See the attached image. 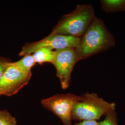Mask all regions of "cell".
Returning <instances> with one entry per match:
<instances>
[{
	"label": "cell",
	"mask_w": 125,
	"mask_h": 125,
	"mask_svg": "<svg viewBox=\"0 0 125 125\" xmlns=\"http://www.w3.org/2000/svg\"><path fill=\"white\" fill-rule=\"evenodd\" d=\"M115 45V37L101 19L94 17L75 49L79 61L106 51Z\"/></svg>",
	"instance_id": "6da1fadb"
},
{
	"label": "cell",
	"mask_w": 125,
	"mask_h": 125,
	"mask_svg": "<svg viewBox=\"0 0 125 125\" xmlns=\"http://www.w3.org/2000/svg\"><path fill=\"white\" fill-rule=\"evenodd\" d=\"M95 16L92 5H78L71 13L62 16L51 33L80 38Z\"/></svg>",
	"instance_id": "7a4b0ae2"
},
{
	"label": "cell",
	"mask_w": 125,
	"mask_h": 125,
	"mask_svg": "<svg viewBox=\"0 0 125 125\" xmlns=\"http://www.w3.org/2000/svg\"><path fill=\"white\" fill-rule=\"evenodd\" d=\"M115 103L108 102L94 92L79 95L72 113V120L98 121L103 116L115 110Z\"/></svg>",
	"instance_id": "3957f363"
},
{
	"label": "cell",
	"mask_w": 125,
	"mask_h": 125,
	"mask_svg": "<svg viewBox=\"0 0 125 125\" xmlns=\"http://www.w3.org/2000/svg\"><path fill=\"white\" fill-rule=\"evenodd\" d=\"M79 99V95L72 93L56 94L42 99L43 107L53 113L64 125H73L72 113L73 107Z\"/></svg>",
	"instance_id": "277c9868"
},
{
	"label": "cell",
	"mask_w": 125,
	"mask_h": 125,
	"mask_svg": "<svg viewBox=\"0 0 125 125\" xmlns=\"http://www.w3.org/2000/svg\"><path fill=\"white\" fill-rule=\"evenodd\" d=\"M79 41L80 38L50 33L49 35L41 40L26 44L19 55L20 56H24L31 54L36 50L42 48L52 50L67 48L76 49L78 45Z\"/></svg>",
	"instance_id": "5b68a950"
},
{
	"label": "cell",
	"mask_w": 125,
	"mask_h": 125,
	"mask_svg": "<svg viewBox=\"0 0 125 125\" xmlns=\"http://www.w3.org/2000/svg\"><path fill=\"white\" fill-rule=\"evenodd\" d=\"M31 76V71L24 72L10 62L0 81V93L8 96L15 94L28 84Z\"/></svg>",
	"instance_id": "8992f818"
},
{
	"label": "cell",
	"mask_w": 125,
	"mask_h": 125,
	"mask_svg": "<svg viewBox=\"0 0 125 125\" xmlns=\"http://www.w3.org/2000/svg\"><path fill=\"white\" fill-rule=\"evenodd\" d=\"M55 56L52 63L56 70V75L60 80L61 88L69 87L73 69L79 61L75 48H67L55 50Z\"/></svg>",
	"instance_id": "52a82bcc"
},
{
	"label": "cell",
	"mask_w": 125,
	"mask_h": 125,
	"mask_svg": "<svg viewBox=\"0 0 125 125\" xmlns=\"http://www.w3.org/2000/svg\"><path fill=\"white\" fill-rule=\"evenodd\" d=\"M36 63L42 64L44 62L53 63L55 56V51L46 48H42L36 50L32 53Z\"/></svg>",
	"instance_id": "ba28073f"
},
{
	"label": "cell",
	"mask_w": 125,
	"mask_h": 125,
	"mask_svg": "<svg viewBox=\"0 0 125 125\" xmlns=\"http://www.w3.org/2000/svg\"><path fill=\"white\" fill-rule=\"evenodd\" d=\"M101 7L107 13L125 11V0H101Z\"/></svg>",
	"instance_id": "9c48e42d"
},
{
	"label": "cell",
	"mask_w": 125,
	"mask_h": 125,
	"mask_svg": "<svg viewBox=\"0 0 125 125\" xmlns=\"http://www.w3.org/2000/svg\"><path fill=\"white\" fill-rule=\"evenodd\" d=\"M15 65L24 72L31 71V69L36 64L32 54L24 56L17 61L13 62Z\"/></svg>",
	"instance_id": "30bf717a"
},
{
	"label": "cell",
	"mask_w": 125,
	"mask_h": 125,
	"mask_svg": "<svg viewBox=\"0 0 125 125\" xmlns=\"http://www.w3.org/2000/svg\"><path fill=\"white\" fill-rule=\"evenodd\" d=\"M0 125H18L15 118L9 112L4 110L0 111Z\"/></svg>",
	"instance_id": "8fae6325"
},
{
	"label": "cell",
	"mask_w": 125,
	"mask_h": 125,
	"mask_svg": "<svg viewBox=\"0 0 125 125\" xmlns=\"http://www.w3.org/2000/svg\"><path fill=\"white\" fill-rule=\"evenodd\" d=\"M98 125H119L116 111L107 114L103 120L98 121Z\"/></svg>",
	"instance_id": "7c38bea8"
},
{
	"label": "cell",
	"mask_w": 125,
	"mask_h": 125,
	"mask_svg": "<svg viewBox=\"0 0 125 125\" xmlns=\"http://www.w3.org/2000/svg\"><path fill=\"white\" fill-rule=\"evenodd\" d=\"M10 62H11L9 58L0 57V81L5 71Z\"/></svg>",
	"instance_id": "4fadbf2b"
},
{
	"label": "cell",
	"mask_w": 125,
	"mask_h": 125,
	"mask_svg": "<svg viewBox=\"0 0 125 125\" xmlns=\"http://www.w3.org/2000/svg\"><path fill=\"white\" fill-rule=\"evenodd\" d=\"M73 125H98L97 121H82Z\"/></svg>",
	"instance_id": "5bb4252c"
},
{
	"label": "cell",
	"mask_w": 125,
	"mask_h": 125,
	"mask_svg": "<svg viewBox=\"0 0 125 125\" xmlns=\"http://www.w3.org/2000/svg\"><path fill=\"white\" fill-rule=\"evenodd\" d=\"M1 95H2V94H1V93H0V96Z\"/></svg>",
	"instance_id": "9a60e30c"
}]
</instances>
